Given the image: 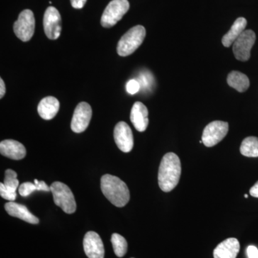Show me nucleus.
I'll use <instances>...</instances> for the list:
<instances>
[{
  "label": "nucleus",
  "instance_id": "f3484780",
  "mask_svg": "<svg viewBox=\"0 0 258 258\" xmlns=\"http://www.w3.org/2000/svg\"><path fill=\"white\" fill-rule=\"evenodd\" d=\"M60 109V103L55 97L47 96L41 100L37 106L39 115L44 120H51Z\"/></svg>",
  "mask_w": 258,
  "mask_h": 258
},
{
  "label": "nucleus",
  "instance_id": "4468645a",
  "mask_svg": "<svg viewBox=\"0 0 258 258\" xmlns=\"http://www.w3.org/2000/svg\"><path fill=\"white\" fill-rule=\"evenodd\" d=\"M0 153L4 157L13 160L23 159L27 154L26 149L23 144L13 139H8L1 142Z\"/></svg>",
  "mask_w": 258,
  "mask_h": 258
},
{
  "label": "nucleus",
  "instance_id": "9b49d317",
  "mask_svg": "<svg viewBox=\"0 0 258 258\" xmlns=\"http://www.w3.org/2000/svg\"><path fill=\"white\" fill-rule=\"evenodd\" d=\"M113 137L117 147L124 153L130 152L134 147V136L132 129L125 122L120 121L115 126Z\"/></svg>",
  "mask_w": 258,
  "mask_h": 258
},
{
  "label": "nucleus",
  "instance_id": "b1692460",
  "mask_svg": "<svg viewBox=\"0 0 258 258\" xmlns=\"http://www.w3.org/2000/svg\"><path fill=\"white\" fill-rule=\"evenodd\" d=\"M0 195L2 198L10 202L15 201L17 198L16 192H13V191L7 189L3 183H0Z\"/></svg>",
  "mask_w": 258,
  "mask_h": 258
},
{
  "label": "nucleus",
  "instance_id": "393cba45",
  "mask_svg": "<svg viewBox=\"0 0 258 258\" xmlns=\"http://www.w3.org/2000/svg\"><path fill=\"white\" fill-rule=\"evenodd\" d=\"M141 88L140 83L137 80H130L126 84L127 92L131 95H134L139 92Z\"/></svg>",
  "mask_w": 258,
  "mask_h": 258
},
{
  "label": "nucleus",
  "instance_id": "c85d7f7f",
  "mask_svg": "<svg viewBox=\"0 0 258 258\" xmlns=\"http://www.w3.org/2000/svg\"><path fill=\"white\" fill-rule=\"evenodd\" d=\"M249 194H250L251 196L258 198V181L250 188Z\"/></svg>",
  "mask_w": 258,
  "mask_h": 258
},
{
  "label": "nucleus",
  "instance_id": "a878e982",
  "mask_svg": "<svg viewBox=\"0 0 258 258\" xmlns=\"http://www.w3.org/2000/svg\"><path fill=\"white\" fill-rule=\"evenodd\" d=\"M34 183L37 186V191H50V187L47 186L46 183L43 181H38L37 179L34 180Z\"/></svg>",
  "mask_w": 258,
  "mask_h": 258
},
{
  "label": "nucleus",
  "instance_id": "423d86ee",
  "mask_svg": "<svg viewBox=\"0 0 258 258\" xmlns=\"http://www.w3.org/2000/svg\"><path fill=\"white\" fill-rule=\"evenodd\" d=\"M35 28V17L30 10H23L13 27L15 35L23 42H28L32 38Z\"/></svg>",
  "mask_w": 258,
  "mask_h": 258
},
{
  "label": "nucleus",
  "instance_id": "6e6552de",
  "mask_svg": "<svg viewBox=\"0 0 258 258\" xmlns=\"http://www.w3.org/2000/svg\"><path fill=\"white\" fill-rule=\"evenodd\" d=\"M255 40L256 35L254 31L244 30L233 43L232 51L235 58L242 62L248 60Z\"/></svg>",
  "mask_w": 258,
  "mask_h": 258
},
{
  "label": "nucleus",
  "instance_id": "f03ea898",
  "mask_svg": "<svg viewBox=\"0 0 258 258\" xmlns=\"http://www.w3.org/2000/svg\"><path fill=\"white\" fill-rule=\"evenodd\" d=\"M101 188L103 195L110 203L118 208H123L130 200V191L124 181L117 176L105 174L101 177Z\"/></svg>",
  "mask_w": 258,
  "mask_h": 258
},
{
  "label": "nucleus",
  "instance_id": "a211bd4d",
  "mask_svg": "<svg viewBox=\"0 0 258 258\" xmlns=\"http://www.w3.org/2000/svg\"><path fill=\"white\" fill-rule=\"evenodd\" d=\"M247 26V20L244 18H239L235 20L231 29L224 35L222 39V45L226 47L233 45L235 40L245 30Z\"/></svg>",
  "mask_w": 258,
  "mask_h": 258
},
{
  "label": "nucleus",
  "instance_id": "cd10ccee",
  "mask_svg": "<svg viewBox=\"0 0 258 258\" xmlns=\"http://www.w3.org/2000/svg\"><path fill=\"white\" fill-rule=\"evenodd\" d=\"M87 0H71L73 8L76 9H81L86 5Z\"/></svg>",
  "mask_w": 258,
  "mask_h": 258
},
{
  "label": "nucleus",
  "instance_id": "7c9ffc66",
  "mask_svg": "<svg viewBox=\"0 0 258 258\" xmlns=\"http://www.w3.org/2000/svg\"><path fill=\"white\" fill-rule=\"evenodd\" d=\"M244 198H248V196H247V195H244Z\"/></svg>",
  "mask_w": 258,
  "mask_h": 258
},
{
  "label": "nucleus",
  "instance_id": "39448f33",
  "mask_svg": "<svg viewBox=\"0 0 258 258\" xmlns=\"http://www.w3.org/2000/svg\"><path fill=\"white\" fill-rule=\"evenodd\" d=\"M130 5L128 0H112L102 15V26L106 28L114 26L128 11Z\"/></svg>",
  "mask_w": 258,
  "mask_h": 258
},
{
  "label": "nucleus",
  "instance_id": "4be33fe9",
  "mask_svg": "<svg viewBox=\"0 0 258 258\" xmlns=\"http://www.w3.org/2000/svg\"><path fill=\"white\" fill-rule=\"evenodd\" d=\"M17 177H18V174L13 169H9L5 171L4 180L5 187L13 192H16V190L18 189L20 184Z\"/></svg>",
  "mask_w": 258,
  "mask_h": 258
},
{
  "label": "nucleus",
  "instance_id": "f8f14e48",
  "mask_svg": "<svg viewBox=\"0 0 258 258\" xmlns=\"http://www.w3.org/2000/svg\"><path fill=\"white\" fill-rule=\"evenodd\" d=\"M83 248L88 258H104L105 249L103 241L98 233L90 231L83 239Z\"/></svg>",
  "mask_w": 258,
  "mask_h": 258
},
{
  "label": "nucleus",
  "instance_id": "f257e3e1",
  "mask_svg": "<svg viewBox=\"0 0 258 258\" xmlns=\"http://www.w3.org/2000/svg\"><path fill=\"white\" fill-rule=\"evenodd\" d=\"M181 174L180 159L174 153L166 154L159 166L158 181L159 187L164 192L172 191L179 184Z\"/></svg>",
  "mask_w": 258,
  "mask_h": 258
},
{
  "label": "nucleus",
  "instance_id": "bb28decb",
  "mask_svg": "<svg viewBox=\"0 0 258 258\" xmlns=\"http://www.w3.org/2000/svg\"><path fill=\"white\" fill-rule=\"evenodd\" d=\"M247 253L248 258H258V249L254 246H249L247 249Z\"/></svg>",
  "mask_w": 258,
  "mask_h": 258
},
{
  "label": "nucleus",
  "instance_id": "20e7f679",
  "mask_svg": "<svg viewBox=\"0 0 258 258\" xmlns=\"http://www.w3.org/2000/svg\"><path fill=\"white\" fill-rule=\"evenodd\" d=\"M50 187L55 205L60 207L66 213L74 214L77 205L74 194L69 186L60 181H55Z\"/></svg>",
  "mask_w": 258,
  "mask_h": 258
},
{
  "label": "nucleus",
  "instance_id": "9d476101",
  "mask_svg": "<svg viewBox=\"0 0 258 258\" xmlns=\"http://www.w3.org/2000/svg\"><path fill=\"white\" fill-rule=\"evenodd\" d=\"M44 30L50 40H56L61 33V17L58 10L54 7H49L43 18Z\"/></svg>",
  "mask_w": 258,
  "mask_h": 258
},
{
  "label": "nucleus",
  "instance_id": "c756f323",
  "mask_svg": "<svg viewBox=\"0 0 258 258\" xmlns=\"http://www.w3.org/2000/svg\"><path fill=\"white\" fill-rule=\"evenodd\" d=\"M5 93H6V88H5L4 81L3 79H0V98H3L4 97Z\"/></svg>",
  "mask_w": 258,
  "mask_h": 258
},
{
  "label": "nucleus",
  "instance_id": "6ab92c4d",
  "mask_svg": "<svg viewBox=\"0 0 258 258\" xmlns=\"http://www.w3.org/2000/svg\"><path fill=\"white\" fill-rule=\"evenodd\" d=\"M227 83L230 87L235 88L240 93L245 92L249 87L248 77L239 71H232L227 79Z\"/></svg>",
  "mask_w": 258,
  "mask_h": 258
},
{
  "label": "nucleus",
  "instance_id": "aec40b11",
  "mask_svg": "<svg viewBox=\"0 0 258 258\" xmlns=\"http://www.w3.org/2000/svg\"><path fill=\"white\" fill-rule=\"evenodd\" d=\"M240 153L244 157H258V138L249 137L244 139L240 146Z\"/></svg>",
  "mask_w": 258,
  "mask_h": 258
},
{
  "label": "nucleus",
  "instance_id": "dca6fc26",
  "mask_svg": "<svg viewBox=\"0 0 258 258\" xmlns=\"http://www.w3.org/2000/svg\"><path fill=\"white\" fill-rule=\"evenodd\" d=\"M5 209L10 216L17 217L30 224L36 225L39 223V219L29 211L27 207L20 204L9 202L5 205Z\"/></svg>",
  "mask_w": 258,
  "mask_h": 258
},
{
  "label": "nucleus",
  "instance_id": "ddd939ff",
  "mask_svg": "<svg viewBox=\"0 0 258 258\" xmlns=\"http://www.w3.org/2000/svg\"><path fill=\"white\" fill-rule=\"evenodd\" d=\"M149 111L147 106L142 102H136L131 111V121L133 123L134 126L139 132H144L147 130L149 125V118H148Z\"/></svg>",
  "mask_w": 258,
  "mask_h": 258
},
{
  "label": "nucleus",
  "instance_id": "1a4fd4ad",
  "mask_svg": "<svg viewBox=\"0 0 258 258\" xmlns=\"http://www.w3.org/2000/svg\"><path fill=\"white\" fill-rule=\"evenodd\" d=\"M92 117V108L86 102H81L75 109L71 120V129L75 133H82L88 128Z\"/></svg>",
  "mask_w": 258,
  "mask_h": 258
},
{
  "label": "nucleus",
  "instance_id": "7ed1b4c3",
  "mask_svg": "<svg viewBox=\"0 0 258 258\" xmlns=\"http://www.w3.org/2000/svg\"><path fill=\"white\" fill-rule=\"evenodd\" d=\"M146 37V29L142 25L131 28L120 39L117 52L122 57L132 55L142 45Z\"/></svg>",
  "mask_w": 258,
  "mask_h": 258
},
{
  "label": "nucleus",
  "instance_id": "412c9836",
  "mask_svg": "<svg viewBox=\"0 0 258 258\" xmlns=\"http://www.w3.org/2000/svg\"><path fill=\"white\" fill-rule=\"evenodd\" d=\"M111 242L113 251L117 257H122L126 254L128 244L123 236L119 234H113L111 236Z\"/></svg>",
  "mask_w": 258,
  "mask_h": 258
},
{
  "label": "nucleus",
  "instance_id": "5701e85b",
  "mask_svg": "<svg viewBox=\"0 0 258 258\" xmlns=\"http://www.w3.org/2000/svg\"><path fill=\"white\" fill-rule=\"evenodd\" d=\"M19 193L22 197H28L35 191H37V188L35 183L25 182L19 186Z\"/></svg>",
  "mask_w": 258,
  "mask_h": 258
},
{
  "label": "nucleus",
  "instance_id": "0eeeda50",
  "mask_svg": "<svg viewBox=\"0 0 258 258\" xmlns=\"http://www.w3.org/2000/svg\"><path fill=\"white\" fill-rule=\"evenodd\" d=\"M228 131L227 122L215 120L209 123L204 129L202 141L207 147H214L223 140Z\"/></svg>",
  "mask_w": 258,
  "mask_h": 258
},
{
  "label": "nucleus",
  "instance_id": "2eb2a0df",
  "mask_svg": "<svg viewBox=\"0 0 258 258\" xmlns=\"http://www.w3.org/2000/svg\"><path fill=\"white\" fill-rule=\"evenodd\" d=\"M240 249V242L237 239L231 237L217 246L214 250V258H236Z\"/></svg>",
  "mask_w": 258,
  "mask_h": 258
}]
</instances>
